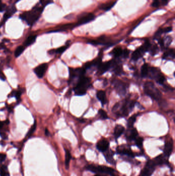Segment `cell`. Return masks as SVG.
I'll use <instances>...</instances> for the list:
<instances>
[{"label":"cell","instance_id":"d6a6232c","mask_svg":"<svg viewBox=\"0 0 175 176\" xmlns=\"http://www.w3.org/2000/svg\"><path fill=\"white\" fill-rule=\"evenodd\" d=\"M21 92H22L21 91H13L11 93V96L16 97L17 100H19L20 98L21 95L22 94Z\"/></svg>","mask_w":175,"mask_h":176},{"label":"cell","instance_id":"d4e9b609","mask_svg":"<svg viewBox=\"0 0 175 176\" xmlns=\"http://www.w3.org/2000/svg\"><path fill=\"white\" fill-rule=\"evenodd\" d=\"M171 57L172 58H174L175 57V52H174V50L173 49H170L167 50L165 52L162 58L163 59H165L167 58V57Z\"/></svg>","mask_w":175,"mask_h":176},{"label":"cell","instance_id":"9a60e30c","mask_svg":"<svg viewBox=\"0 0 175 176\" xmlns=\"http://www.w3.org/2000/svg\"><path fill=\"white\" fill-rule=\"evenodd\" d=\"M97 97L98 100L100 101L102 105L105 104L106 103V97L105 92L103 91H99L97 93Z\"/></svg>","mask_w":175,"mask_h":176},{"label":"cell","instance_id":"4fadbf2b","mask_svg":"<svg viewBox=\"0 0 175 176\" xmlns=\"http://www.w3.org/2000/svg\"><path fill=\"white\" fill-rule=\"evenodd\" d=\"M161 74L162 73L160 72L159 70L156 68L152 67L151 68H149L148 75H149L150 78L152 79H154L156 80Z\"/></svg>","mask_w":175,"mask_h":176},{"label":"cell","instance_id":"ac0fdd59","mask_svg":"<svg viewBox=\"0 0 175 176\" xmlns=\"http://www.w3.org/2000/svg\"><path fill=\"white\" fill-rule=\"evenodd\" d=\"M16 10H16V8L15 7L11 8V9L7 10L6 11V13L4 15V18H3V22H5L7 20L8 18H10L11 15L16 12Z\"/></svg>","mask_w":175,"mask_h":176},{"label":"cell","instance_id":"681fc988","mask_svg":"<svg viewBox=\"0 0 175 176\" xmlns=\"http://www.w3.org/2000/svg\"><path fill=\"white\" fill-rule=\"evenodd\" d=\"M49 132H48V130H47V129H45V135L48 136V135H49Z\"/></svg>","mask_w":175,"mask_h":176},{"label":"cell","instance_id":"8fae6325","mask_svg":"<svg viewBox=\"0 0 175 176\" xmlns=\"http://www.w3.org/2000/svg\"><path fill=\"white\" fill-rule=\"evenodd\" d=\"M109 142L105 139L101 140L97 144V148L101 152H105L108 149Z\"/></svg>","mask_w":175,"mask_h":176},{"label":"cell","instance_id":"2e32d148","mask_svg":"<svg viewBox=\"0 0 175 176\" xmlns=\"http://www.w3.org/2000/svg\"><path fill=\"white\" fill-rule=\"evenodd\" d=\"M138 135V133L136 130V129L134 128L131 129L129 132L126 135L127 139L129 141H133L135 140L137 138V137Z\"/></svg>","mask_w":175,"mask_h":176},{"label":"cell","instance_id":"74e56055","mask_svg":"<svg viewBox=\"0 0 175 176\" xmlns=\"http://www.w3.org/2000/svg\"><path fill=\"white\" fill-rule=\"evenodd\" d=\"M163 33V29H160L154 34V38L155 39H159V40L160 36Z\"/></svg>","mask_w":175,"mask_h":176},{"label":"cell","instance_id":"836d02e7","mask_svg":"<svg viewBox=\"0 0 175 176\" xmlns=\"http://www.w3.org/2000/svg\"><path fill=\"white\" fill-rule=\"evenodd\" d=\"M99 114L101 118H102L103 120L107 119L108 118V116L107 113L103 109H100L99 111Z\"/></svg>","mask_w":175,"mask_h":176},{"label":"cell","instance_id":"7402d4cb","mask_svg":"<svg viewBox=\"0 0 175 176\" xmlns=\"http://www.w3.org/2000/svg\"><path fill=\"white\" fill-rule=\"evenodd\" d=\"M115 4H116V2L108 3L107 4H104L101 5L100 8L102 10L108 11L111 9V8L115 5Z\"/></svg>","mask_w":175,"mask_h":176},{"label":"cell","instance_id":"ab89813d","mask_svg":"<svg viewBox=\"0 0 175 176\" xmlns=\"http://www.w3.org/2000/svg\"><path fill=\"white\" fill-rule=\"evenodd\" d=\"M160 5L159 1V0H154L153 2L152 3V6L154 7H157Z\"/></svg>","mask_w":175,"mask_h":176},{"label":"cell","instance_id":"8992f818","mask_svg":"<svg viewBox=\"0 0 175 176\" xmlns=\"http://www.w3.org/2000/svg\"><path fill=\"white\" fill-rule=\"evenodd\" d=\"M157 166L154 161L150 160L147 163L140 176H151Z\"/></svg>","mask_w":175,"mask_h":176},{"label":"cell","instance_id":"f546056e","mask_svg":"<svg viewBox=\"0 0 175 176\" xmlns=\"http://www.w3.org/2000/svg\"><path fill=\"white\" fill-rule=\"evenodd\" d=\"M0 176H9V174L7 171L5 166H3L0 167Z\"/></svg>","mask_w":175,"mask_h":176},{"label":"cell","instance_id":"6da1fadb","mask_svg":"<svg viewBox=\"0 0 175 176\" xmlns=\"http://www.w3.org/2000/svg\"><path fill=\"white\" fill-rule=\"evenodd\" d=\"M44 8L42 6H36L32 10L25 12L20 15V18L26 21L29 25H32L40 18Z\"/></svg>","mask_w":175,"mask_h":176},{"label":"cell","instance_id":"4dcf8cb0","mask_svg":"<svg viewBox=\"0 0 175 176\" xmlns=\"http://www.w3.org/2000/svg\"><path fill=\"white\" fill-rule=\"evenodd\" d=\"M143 142V139L141 137H139L136 139V144L139 148H141L142 147Z\"/></svg>","mask_w":175,"mask_h":176},{"label":"cell","instance_id":"ba28073f","mask_svg":"<svg viewBox=\"0 0 175 176\" xmlns=\"http://www.w3.org/2000/svg\"><path fill=\"white\" fill-rule=\"evenodd\" d=\"M47 69H48L47 64H43L36 66V68L34 69V71L36 75V76L39 78H41L44 76Z\"/></svg>","mask_w":175,"mask_h":176},{"label":"cell","instance_id":"f907efd6","mask_svg":"<svg viewBox=\"0 0 175 176\" xmlns=\"http://www.w3.org/2000/svg\"><path fill=\"white\" fill-rule=\"evenodd\" d=\"M3 122H1L0 121V129L2 128L3 127Z\"/></svg>","mask_w":175,"mask_h":176},{"label":"cell","instance_id":"30bf717a","mask_svg":"<svg viewBox=\"0 0 175 176\" xmlns=\"http://www.w3.org/2000/svg\"><path fill=\"white\" fill-rule=\"evenodd\" d=\"M95 19V15L93 13H88L85 15H83L82 17L79 19V20L78 21V23H77V25H81L84 24L86 23L90 22L91 21H93Z\"/></svg>","mask_w":175,"mask_h":176},{"label":"cell","instance_id":"1f68e13d","mask_svg":"<svg viewBox=\"0 0 175 176\" xmlns=\"http://www.w3.org/2000/svg\"><path fill=\"white\" fill-rule=\"evenodd\" d=\"M68 46H65L60 47L57 50H55L56 53V54H62L65 51V50L68 48Z\"/></svg>","mask_w":175,"mask_h":176},{"label":"cell","instance_id":"83f0119b","mask_svg":"<svg viewBox=\"0 0 175 176\" xmlns=\"http://www.w3.org/2000/svg\"><path fill=\"white\" fill-rule=\"evenodd\" d=\"M25 50V48L23 46H19L16 49L15 52V55L16 57H18L21 55V54L23 53L24 51Z\"/></svg>","mask_w":175,"mask_h":176},{"label":"cell","instance_id":"7bdbcfd3","mask_svg":"<svg viewBox=\"0 0 175 176\" xmlns=\"http://www.w3.org/2000/svg\"><path fill=\"white\" fill-rule=\"evenodd\" d=\"M115 72L117 74H119L121 72V68L120 66H116L115 68Z\"/></svg>","mask_w":175,"mask_h":176},{"label":"cell","instance_id":"4316f807","mask_svg":"<svg viewBox=\"0 0 175 176\" xmlns=\"http://www.w3.org/2000/svg\"><path fill=\"white\" fill-rule=\"evenodd\" d=\"M118 151V153H121V154H123V155H126L127 156H131V157H133L134 156V153H133V152L131 151L126 149V148H124L123 149H119Z\"/></svg>","mask_w":175,"mask_h":176},{"label":"cell","instance_id":"603a6c76","mask_svg":"<svg viewBox=\"0 0 175 176\" xmlns=\"http://www.w3.org/2000/svg\"><path fill=\"white\" fill-rule=\"evenodd\" d=\"M36 36L32 35V36H29L25 41L24 45L26 46H29L34 43L36 41Z\"/></svg>","mask_w":175,"mask_h":176},{"label":"cell","instance_id":"b9f144b4","mask_svg":"<svg viewBox=\"0 0 175 176\" xmlns=\"http://www.w3.org/2000/svg\"><path fill=\"white\" fill-rule=\"evenodd\" d=\"M172 31V27H168L165 28V29H163V33H169Z\"/></svg>","mask_w":175,"mask_h":176},{"label":"cell","instance_id":"d6986e66","mask_svg":"<svg viewBox=\"0 0 175 176\" xmlns=\"http://www.w3.org/2000/svg\"><path fill=\"white\" fill-rule=\"evenodd\" d=\"M71 158H72V156H71V154H70V151L66 149L65 150V166H66V169H68V168H69L70 161Z\"/></svg>","mask_w":175,"mask_h":176},{"label":"cell","instance_id":"3957f363","mask_svg":"<svg viewBox=\"0 0 175 176\" xmlns=\"http://www.w3.org/2000/svg\"><path fill=\"white\" fill-rule=\"evenodd\" d=\"M144 88L145 94L148 95L153 100H159L161 99L162 94L159 89L155 87L152 82H145Z\"/></svg>","mask_w":175,"mask_h":176},{"label":"cell","instance_id":"7a4b0ae2","mask_svg":"<svg viewBox=\"0 0 175 176\" xmlns=\"http://www.w3.org/2000/svg\"><path fill=\"white\" fill-rule=\"evenodd\" d=\"M91 79L88 77H81L74 87L75 94L78 96H83L86 93V91L90 84Z\"/></svg>","mask_w":175,"mask_h":176},{"label":"cell","instance_id":"f35d334b","mask_svg":"<svg viewBox=\"0 0 175 176\" xmlns=\"http://www.w3.org/2000/svg\"><path fill=\"white\" fill-rule=\"evenodd\" d=\"M135 104H136V102L135 100H132L131 102H129V109L130 111L133 110V109L135 107Z\"/></svg>","mask_w":175,"mask_h":176},{"label":"cell","instance_id":"44dd1931","mask_svg":"<svg viewBox=\"0 0 175 176\" xmlns=\"http://www.w3.org/2000/svg\"><path fill=\"white\" fill-rule=\"evenodd\" d=\"M162 39L163 44V48H166L170 46V44L172 42V38L170 36H166Z\"/></svg>","mask_w":175,"mask_h":176},{"label":"cell","instance_id":"e0dca14e","mask_svg":"<svg viewBox=\"0 0 175 176\" xmlns=\"http://www.w3.org/2000/svg\"><path fill=\"white\" fill-rule=\"evenodd\" d=\"M144 53L142 52L141 50H140V48L136 50L134 52V53L132 54V57L131 58L134 60V61H137L138 60L139 58H140Z\"/></svg>","mask_w":175,"mask_h":176},{"label":"cell","instance_id":"60d3db41","mask_svg":"<svg viewBox=\"0 0 175 176\" xmlns=\"http://www.w3.org/2000/svg\"><path fill=\"white\" fill-rule=\"evenodd\" d=\"M129 52L127 50H124V51H123L122 53V55L123 56L124 58H127L129 56Z\"/></svg>","mask_w":175,"mask_h":176},{"label":"cell","instance_id":"816d5d0a","mask_svg":"<svg viewBox=\"0 0 175 176\" xmlns=\"http://www.w3.org/2000/svg\"><path fill=\"white\" fill-rule=\"evenodd\" d=\"M95 176H101V175H95Z\"/></svg>","mask_w":175,"mask_h":176},{"label":"cell","instance_id":"7dc6e473","mask_svg":"<svg viewBox=\"0 0 175 176\" xmlns=\"http://www.w3.org/2000/svg\"><path fill=\"white\" fill-rule=\"evenodd\" d=\"M48 53H49L50 55H54V54H55L56 53V51H55V50L54 49H53V50H50L48 52Z\"/></svg>","mask_w":175,"mask_h":176},{"label":"cell","instance_id":"9c48e42d","mask_svg":"<svg viewBox=\"0 0 175 176\" xmlns=\"http://www.w3.org/2000/svg\"><path fill=\"white\" fill-rule=\"evenodd\" d=\"M115 64V62L112 60L106 62L104 63H101L100 65L98 67L99 71L101 74H103L106 72L111 67H112Z\"/></svg>","mask_w":175,"mask_h":176},{"label":"cell","instance_id":"5bb4252c","mask_svg":"<svg viewBox=\"0 0 175 176\" xmlns=\"http://www.w3.org/2000/svg\"><path fill=\"white\" fill-rule=\"evenodd\" d=\"M124 128L121 125H117L114 130V136L117 139L121 136L124 131Z\"/></svg>","mask_w":175,"mask_h":176},{"label":"cell","instance_id":"f1b7e54d","mask_svg":"<svg viewBox=\"0 0 175 176\" xmlns=\"http://www.w3.org/2000/svg\"><path fill=\"white\" fill-rule=\"evenodd\" d=\"M136 118L137 115H133L129 118L127 121V125L129 127L131 128L133 126L136 120Z\"/></svg>","mask_w":175,"mask_h":176},{"label":"cell","instance_id":"f6af8a7d","mask_svg":"<svg viewBox=\"0 0 175 176\" xmlns=\"http://www.w3.org/2000/svg\"><path fill=\"white\" fill-rule=\"evenodd\" d=\"M6 158V155L0 153V162H2L5 160Z\"/></svg>","mask_w":175,"mask_h":176},{"label":"cell","instance_id":"ee69618b","mask_svg":"<svg viewBox=\"0 0 175 176\" xmlns=\"http://www.w3.org/2000/svg\"><path fill=\"white\" fill-rule=\"evenodd\" d=\"M6 5L3 4L2 3H1V2H0V12H2L3 11L5 8Z\"/></svg>","mask_w":175,"mask_h":176},{"label":"cell","instance_id":"c3c4849f","mask_svg":"<svg viewBox=\"0 0 175 176\" xmlns=\"http://www.w3.org/2000/svg\"><path fill=\"white\" fill-rule=\"evenodd\" d=\"M161 1L163 5H167L168 3V0H161Z\"/></svg>","mask_w":175,"mask_h":176},{"label":"cell","instance_id":"5b68a950","mask_svg":"<svg viewBox=\"0 0 175 176\" xmlns=\"http://www.w3.org/2000/svg\"><path fill=\"white\" fill-rule=\"evenodd\" d=\"M69 70H70V82H72L74 79L76 78L78 82L81 77L84 76V75L85 73V70L83 68H77V69L70 68Z\"/></svg>","mask_w":175,"mask_h":176},{"label":"cell","instance_id":"484cf974","mask_svg":"<svg viewBox=\"0 0 175 176\" xmlns=\"http://www.w3.org/2000/svg\"><path fill=\"white\" fill-rule=\"evenodd\" d=\"M123 51L121 48H116L113 49L112 51L113 55L115 57H118L122 55Z\"/></svg>","mask_w":175,"mask_h":176},{"label":"cell","instance_id":"db71d44e","mask_svg":"<svg viewBox=\"0 0 175 176\" xmlns=\"http://www.w3.org/2000/svg\"><path fill=\"white\" fill-rule=\"evenodd\" d=\"M1 2V1H0V2Z\"/></svg>","mask_w":175,"mask_h":176},{"label":"cell","instance_id":"7c38bea8","mask_svg":"<svg viewBox=\"0 0 175 176\" xmlns=\"http://www.w3.org/2000/svg\"><path fill=\"white\" fill-rule=\"evenodd\" d=\"M172 149H173V141L171 139L166 142L165 145L164 153L165 157L169 158L170 154L172 153Z\"/></svg>","mask_w":175,"mask_h":176},{"label":"cell","instance_id":"bcb514c9","mask_svg":"<svg viewBox=\"0 0 175 176\" xmlns=\"http://www.w3.org/2000/svg\"><path fill=\"white\" fill-rule=\"evenodd\" d=\"M0 78L2 79V80H5V76L1 71H0Z\"/></svg>","mask_w":175,"mask_h":176},{"label":"cell","instance_id":"52a82bcc","mask_svg":"<svg viewBox=\"0 0 175 176\" xmlns=\"http://www.w3.org/2000/svg\"><path fill=\"white\" fill-rule=\"evenodd\" d=\"M113 86L116 91L121 96H124L126 93V84L119 80H116L113 82Z\"/></svg>","mask_w":175,"mask_h":176},{"label":"cell","instance_id":"277c9868","mask_svg":"<svg viewBox=\"0 0 175 176\" xmlns=\"http://www.w3.org/2000/svg\"><path fill=\"white\" fill-rule=\"evenodd\" d=\"M86 169L95 173H103V174L113 175L114 170L112 168L105 166H95L90 165L86 167Z\"/></svg>","mask_w":175,"mask_h":176},{"label":"cell","instance_id":"ffe728a7","mask_svg":"<svg viewBox=\"0 0 175 176\" xmlns=\"http://www.w3.org/2000/svg\"><path fill=\"white\" fill-rule=\"evenodd\" d=\"M77 24H65L61 26L59 28V29L57 30L56 31H64L67 30V29H72L74 28L76 26H77Z\"/></svg>","mask_w":175,"mask_h":176},{"label":"cell","instance_id":"d590c367","mask_svg":"<svg viewBox=\"0 0 175 176\" xmlns=\"http://www.w3.org/2000/svg\"><path fill=\"white\" fill-rule=\"evenodd\" d=\"M150 51V54L152 56H154V55L157 54L158 52V48L157 46H151L150 48L149 49Z\"/></svg>","mask_w":175,"mask_h":176},{"label":"cell","instance_id":"cb8c5ba5","mask_svg":"<svg viewBox=\"0 0 175 176\" xmlns=\"http://www.w3.org/2000/svg\"><path fill=\"white\" fill-rule=\"evenodd\" d=\"M149 71V67L148 64H145L142 66L141 68V75L143 77H146L148 76Z\"/></svg>","mask_w":175,"mask_h":176},{"label":"cell","instance_id":"e575fe53","mask_svg":"<svg viewBox=\"0 0 175 176\" xmlns=\"http://www.w3.org/2000/svg\"><path fill=\"white\" fill-rule=\"evenodd\" d=\"M36 122H35L34 123V125H32V126L31 127V128H30V129L29 130V133H27V136L29 137H30L33 133H34V132L35 131V130H36Z\"/></svg>","mask_w":175,"mask_h":176},{"label":"cell","instance_id":"f5cc1de1","mask_svg":"<svg viewBox=\"0 0 175 176\" xmlns=\"http://www.w3.org/2000/svg\"><path fill=\"white\" fill-rule=\"evenodd\" d=\"M112 176H115V175H113H113H112Z\"/></svg>","mask_w":175,"mask_h":176},{"label":"cell","instance_id":"8d00e7d4","mask_svg":"<svg viewBox=\"0 0 175 176\" xmlns=\"http://www.w3.org/2000/svg\"><path fill=\"white\" fill-rule=\"evenodd\" d=\"M165 80V77L164 76V75L162 74L159 77H158V79L156 80V81H157V82H158V84H164V82Z\"/></svg>","mask_w":175,"mask_h":176}]
</instances>
